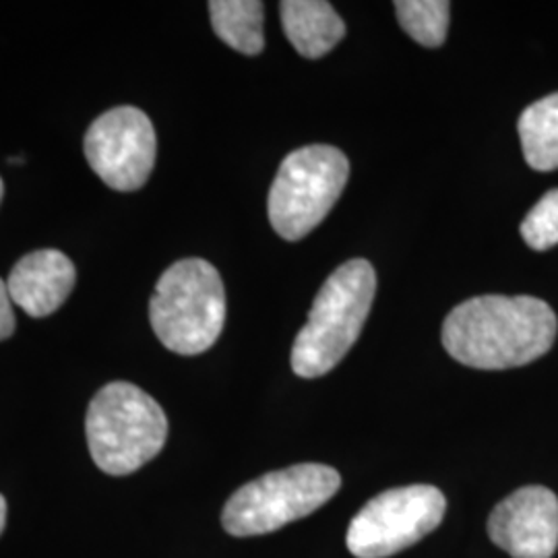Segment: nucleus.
I'll use <instances>...</instances> for the list:
<instances>
[{
  "mask_svg": "<svg viewBox=\"0 0 558 558\" xmlns=\"http://www.w3.org/2000/svg\"><path fill=\"white\" fill-rule=\"evenodd\" d=\"M555 311L534 296H476L442 323L451 359L480 371H507L544 356L557 338Z\"/></svg>",
  "mask_w": 558,
  "mask_h": 558,
  "instance_id": "nucleus-1",
  "label": "nucleus"
},
{
  "mask_svg": "<svg viewBox=\"0 0 558 558\" xmlns=\"http://www.w3.org/2000/svg\"><path fill=\"white\" fill-rule=\"evenodd\" d=\"M375 294L377 274L366 259L348 260L327 278L292 348L299 377L317 379L338 366L360 338Z\"/></svg>",
  "mask_w": 558,
  "mask_h": 558,
  "instance_id": "nucleus-2",
  "label": "nucleus"
},
{
  "mask_svg": "<svg viewBox=\"0 0 558 558\" xmlns=\"http://www.w3.org/2000/svg\"><path fill=\"white\" fill-rule=\"evenodd\" d=\"M94 463L110 476H129L149 463L168 439L160 403L137 385L117 380L101 387L85 416Z\"/></svg>",
  "mask_w": 558,
  "mask_h": 558,
  "instance_id": "nucleus-3",
  "label": "nucleus"
},
{
  "mask_svg": "<svg viewBox=\"0 0 558 558\" xmlns=\"http://www.w3.org/2000/svg\"><path fill=\"white\" fill-rule=\"evenodd\" d=\"M149 320L170 352L180 356L207 352L226 323V290L218 269L205 259L170 265L149 300Z\"/></svg>",
  "mask_w": 558,
  "mask_h": 558,
  "instance_id": "nucleus-4",
  "label": "nucleus"
},
{
  "mask_svg": "<svg viewBox=\"0 0 558 558\" xmlns=\"http://www.w3.org/2000/svg\"><path fill=\"white\" fill-rule=\"evenodd\" d=\"M338 472L323 463H299L269 472L239 488L223 507L221 523L230 536L248 538L315 513L336 497Z\"/></svg>",
  "mask_w": 558,
  "mask_h": 558,
  "instance_id": "nucleus-5",
  "label": "nucleus"
},
{
  "mask_svg": "<svg viewBox=\"0 0 558 558\" xmlns=\"http://www.w3.org/2000/svg\"><path fill=\"white\" fill-rule=\"evenodd\" d=\"M350 179V161L333 145H306L279 166L267 214L283 240L308 236L329 216Z\"/></svg>",
  "mask_w": 558,
  "mask_h": 558,
  "instance_id": "nucleus-6",
  "label": "nucleus"
},
{
  "mask_svg": "<svg viewBox=\"0 0 558 558\" xmlns=\"http://www.w3.org/2000/svg\"><path fill=\"white\" fill-rule=\"evenodd\" d=\"M447 500L439 488L414 484L368 500L350 521L345 544L356 558H387L426 538L440 525Z\"/></svg>",
  "mask_w": 558,
  "mask_h": 558,
  "instance_id": "nucleus-7",
  "label": "nucleus"
},
{
  "mask_svg": "<svg viewBox=\"0 0 558 558\" xmlns=\"http://www.w3.org/2000/svg\"><path fill=\"white\" fill-rule=\"evenodd\" d=\"M83 151L92 170L110 189L133 193L149 180L156 166V129L135 106H119L92 122Z\"/></svg>",
  "mask_w": 558,
  "mask_h": 558,
  "instance_id": "nucleus-8",
  "label": "nucleus"
},
{
  "mask_svg": "<svg viewBox=\"0 0 558 558\" xmlns=\"http://www.w3.org/2000/svg\"><path fill=\"white\" fill-rule=\"evenodd\" d=\"M488 536L513 558H553L558 548V499L544 486H523L500 500Z\"/></svg>",
  "mask_w": 558,
  "mask_h": 558,
  "instance_id": "nucleus-9",
  "label": "nucleus"
},
{
  "mask_svg": "<svg viewBox=\"0 0 558 558\" xmlns=\"http://www.w3.org/2000/svg\"><path fill=\"white\" fill-rule=\"evenodd\" d=\"M77 281L73 260L57 248H41L21 257L11 269L7 288L15 306L34 319L57 313Z\"/></svg>",
  "mask_w": 558,
  "mask_h": 558,
  "instance_id": "nucleus-10",
  "label": "nucleus"
},
{
  "mask_svg": "<svg viewBox=\"0 0 558 558\" xmlns=\"http://www.w3.org/2000/svg\"><path fill=\"white\" fill-rule=\"evenodd\" d=\"M279 15L288 40L304 59L329 54L345 36V23L325 0H286Z\"/></svg>",
  "mask_w": 558,
  "mask_h": 558,
  "instance_id": "nucleus-11",
  "label": "nucleus"
},
{
  "mask_svg": "<svg viewBox=\"0 0 558 558\" xmlns=\"http://www.w3.org/2000/svg\"><path fill=\"white\" fill-rule=\"evenodd\" d=\"M209 17L216 36L240 54L257 57L263 52L265 11L259 0H211Z\"/></svg>",
  "mask_w": 558,
  "mask_h": 558,
  "instance_id": "nucleus-12",
  "label": "nucleus"
},
{
  "mask_svg": "<svg viewBox=\"0 0 558 558\" xmlns=\"http://www.w3.org/2000/svg\"><path fill=\"white\" fill-rule=\"evenodd\" d=\"M519 140L530 168L558 170V94L534 101L519 117Z\"/></svg>",
  "mask_w": 558,
  "mask_h": 558,
  "instance_id": "nucleus-13",
  "label": "nucleus"
},
{
  "mask_svg": "<svg viewBox=\"0 0 558 558\" xmlns=\"http://www.w3.org/2000/svg\"><path fill=\"white\" fill-rule=\"evenodd\" d=\"M403 32L426 48H439L449 32L451 4L445 0H399L393 4Z\"/></svg>",
  "mask_w": 558,
  "mask_h": 558,
  "instance_id": "nucleus-14",
  "label": "nucleus"
},
{
  "mask_svg": "<svg viewBox=\"0 0 558 558\" xmlns=\"http://www.w3.org/2000/svg\"><path fill=\"white\" fill-rule=\"evenodd\" d=\"M521 236L534 251H548L558 244V189L548 191L521 223Z\"/></svg>",
  "mask_w": 558,
  "mask_h": 558,
  "instance_id": "nucleus-15",
  "label": "nucleus"
},
{
  "mask_svg": "<svg viewBox=\"0 0 558 558\" xmlns=\"http://www.w3.org/2000/svg\"><path fill=\"white\" fill-rule=\"evenodd\" d=\"M13 300L9 294L7 281L0 278V341L11 338L17 329V319H15V311H13Z\"/></svg>",
  "mask_w": 558,
  "mask_h": 558,
  "instance_id": "nucleus-16",
  "label": "nucleus"
},
{
  "mask_svg": "<svg viewBox=\"0 0 558 558\" xmlns=\"http://www.w3.org/2000/svg\"><path fill=\"white\" fill-rule=\"evenodd\" d=\"M4 523H7V500L0 495V534L4 530Z\"/></svg>",
  "mask_w": 558,
  "mask_h": 558,
  "instance_id": "nucleus-17",
  "label": "nucleus"
},
{
  "mask_svg": "<svg viewBox=\"0 0 558 558\" xmlns=\"http://www.w3.org/2000/svg\"><path fill=\"white\" fill-rule=\"evenodd\" d=\"M2 197H4V182L0 179V203H2Z\"/></svg>",
  "mask_w": 558,
  "mask_h": 558,
  "instance_id": "nucleus-18",
  "label": "nucleus"
}]
</instances>
